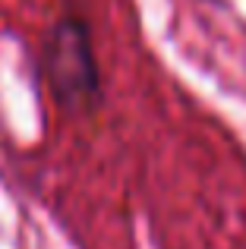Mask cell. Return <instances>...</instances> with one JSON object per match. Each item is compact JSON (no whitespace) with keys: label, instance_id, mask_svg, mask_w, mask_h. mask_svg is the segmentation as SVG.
Segmentation results:
<instances>
[{"label":"cell","instance_id":"obj_1","mask_svg":"<svg viewBox=\"0 0 246 249\" xmlns=\"http://www.w3.org/2000/svg\"><path fill=\"white\" fill-rule=\"evenodd\" d=\"M48 85L63 104H88L101 95V76L92 54L88 29L79 16H63L54 22L44 44Z\"/></svg>","mask_w":246,"mask_h":249}]
</instances>
